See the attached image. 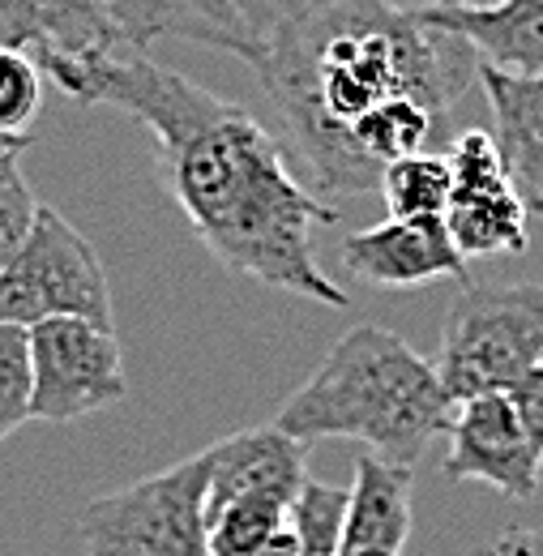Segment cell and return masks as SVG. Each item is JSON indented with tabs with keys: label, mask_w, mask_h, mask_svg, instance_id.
Instances as JSON below:
<instances>
[{
	"label": "cell",
	"mask_w": 543,
	"mask_h": 556,
	"mask_svg": "<svg viewBox=\"0 0 543 556\" xmlns=\"http://www.w3.org/2000/svg\"><path fill=\"white\" fill-rule=\"evenodd\" d=\"M39 70L81 108L129 112L154 134L159 172L176 206L231 275L346 308V291L321 270L313 249V231L339 223V210L291 176L282 146L244 108L150 61L141 48L48 61Z\"/></svg>",
	"instance_id": "obj_1"
},
{
	"label": "cell",
	"mask_w": 543,
	"mask_h": 556,
	"mask_svg": "<svg viewBox=\"0 0 543 556\" xmlns=\"http://www.w3.org/2000/svg\"><path fill=\"white\" fill-rule=\"evenodd\" d=\"M321 198L372 193L351 138L390 108L424 103L441 121L467 94L479 56L390 0H321L282 26L253 65Z\"/></svg>",
	"instance_id": "obj_2"
},
{
	"label": "cell",
	"mask_w": 543,
	"mask_h": 556,
	"mask_svg": "<svg viewBox=\"0 0 543 556\" xmlns=\"http://www.w3.org/2000/svg\"><path fill=\"white\" fill-rule=\"evenodd\" d=\"M454 407L458 403L445 394L437 364H428L394 330L355 326L282 403L274 428L304 445L351 437L372 445L377 458L415 471L424 450L450 432Z\"/></svg>",
	"instance_id": "obj_3"
},
{
	"label": "cell",
	"mask_w": 543,
	"mask_h": 556,
	"mask_svg": "<svg viewBox=\"0 0 543 556\" xmlns=\"http://www.w3.org/2000/svg\"><path fill=\"white\" fill-rule=\"evenodd\" d=\"M543 364V282L467 287L441 326L437 377L454 403L501 394Z\"/></svg>",
	"instance_id": "obj_4"
},
{
	"label": "cell",
	"mask_w": 543,
	"mask_h": 556,
	"mask_svg": "<svg viewBox=\"0 0 543 556\" xmlns=\"http://www.w3.org/2000/svg\"><path fill=\"white\" fill-rule=\"evenodd\" d=\"M210 454L94 496L77 514L86 556H214L205 540Z\"/></svg>",
	"instance_id": "obj_5"
},
{
	"label": "cell",
	"mask_w": 543,
	"mask_h": 556,
	"mask_svg": "<svg viewBox=\"0 0 543 556\" xmlns=\"http://www.w3.org/2000/svg\"><path fill=\"white\" fill-rule=\"evenodd\" d=\"M48 317L112 326V287L94 244L65 214L39 202L30 236L0 270V321L30 330Z\"/></svg>",
	"instance_id": "obj_6"
},
{
	"label": "cell",
	"mask_w": 543,
	"mask_h": 556,
	"mask_svg": "<svg viewBox=\"0 0 543 556\" xmlns=\"http://www.w3.org/2000/svg\"><path fill=\"white\" fill-rule=\"evenodd\" d=\"M30 334L35 399L30 416L48 424H73L125 399V364L112 326L81 317H48Z\"/></svg>",
	"instance_id": "obj_7"
},
{
	"label": "cell",
	"mask_w": 543,
	"mask_h": 556,
	"mask_svg": "<svg viewBox=\"0 0 543 556\" xmlns=\"http://www.w3.org/2000/svg\"><path fill=\"white\" fill-rule=\"evenodd\" d=\"M450 206H445V227L458 253L471 257H501V253H527V210L518 202L509 172L501 163L496 138L483 129H467L450 146Z\"/></svg>",
	"instance_id": "obj_8"
},
{
	"label": "cell",
	"mask_w": 543,
	"mask_h": 556,
	"mask_svg": "<svg viewBox=\"0 0 543 556\" xmlns=\"http://www.w3.org/2000/svg\"><path fill=\"white\" fill-rule=\"evenodd\" d=\"M445 480L483 484L509 501H531L540 492L543 458L531 450L522 424L505 394H479L454 407L450 454L441 463Z\"/></svg>",
	"instance_id": "obj_9"
},
{
	"label": "cell",
	"mask_w": 543,
	"mask_h": 556,
	"mask_svg": "<svg viewBox=\"0 0 543 556\" xmlns=\"http://www.w3.org/2000/svg\"><path fill=\"white\" fill-rule=\"evenodd\" d=\"M339 262L346 275L372 287H424L441 278L467 282V257L450 240L445 218H386L377 227L351 231Z\"/></svg>",
	"instance_id": "obj_10"
},
{
	"label": "cell",
	"mask_w": 543,
	"mask_h": 556,
	"mask_svg": "<svg viewBox=\"0 0 543 556\" xmlns=\"http://www.w3.org/2000/svg\"><path fill=\"white\" fill-rule=\"evenodd\" d=\"M0 43L30 52L35 65L134 48L103 0H0Z\"/></svg>",
	"instance_id": "obj_11"
},
{
	"label": "cell",
	"mask_w": 543,
	"mask_h": 556,
	"mask_svg": "<svg viewBox=\"0 0 543 556\" xmlns=\"http://www.w3.org/2000/svg\"><path fill=\"white\" fill-rule=\"evenodd\" d=\"M210 484H205V518L218 514L236 496L253 492H278V496H300L308 480V445L287 437L282 428H244L210 450Z\"/></svg>",
	"instance_id": "obj_12"
},
{
	"label": "cell",
	"mask_w": 543,
	"mask_h": 556,
	"mask_svg": "<svg viewBox=\"0 0 543 556\" xmlns=\"http://www.w3.org/2000/svg\"><path fill=\"white\" fill-rule=\"evenodd\" d=\"M496 150L509 172V185L527 214L543 218V73H505L496 65H479Z\"/></svg>",
	"instance_id": "obj_13"
},
{
	"label": "cell",
	"mask_w": 543,
	"mask_h": 556,
	"mask_svg": "<svg viewBox=\"0 0 543 556\" xmlns=\"http://www.w3.org/2000/svg\"><path fill=\"white\" fill-rule=\"evenodd\" d=\"M419 22L463 39L479 65L505 73H543V0H492L483 9H415Z\"/></svg>",
	"instance_id": "obj_14"
},
{
	"label": "cell",
	"mask_w": 543,
	"mask_h": 556,
	"mask_svg": "<svg viewBox=\"0 0 543 556\" xmlns=\"http://www.w3.org/2000/svg\"><path fill=\"white\" fill-rule=\"evenodd\" d=\"M411 467H394L377 454L355 458L346 488V522L339 556H403L411 540Z\"/></svg>",
	"instance_id": "obj_15"
},
{
	"label": "cell",
	"mask_w": 543,
	"mask_h": 556,
	"mask_svg": "<svg viewBox=\"0 0 543 556\" xmlns=\"http://www.w3.org/2000/svg\"><path fill=\"white\" fill-rule=\"evenodd\" d=\"M291 496L278 492H253L227 501L218 514L205 518V540L214 556H253L270 544L278 531H287L291 518Z\"/></svg>",
	"instance_id": "obj_16"
},
{
	"label": "cell",
	"mask_w": 543,
	"mask_h": 556,
	"mask_svg": "<svg viewBox=\"0 0 543 556\" xmlns=\"http://www.w3.org/2000/svg\"><path fill=\"white\" fill-rule=\"evenodd\" d=\"M450 189H454V172L445 154L415 150L381 172L390 218H441L450 206Z\"/></svg>",
	"instance_id": "obj_17"
},
{
	"label": "cell",
	"mask_w": 543,
	"mask_h": 556,
	"mask_svg": "<svg viewBox=\"0 0 543 556\" xmlns=\"http://www.w3.org/2000/svg\"><path fill=\"white\" fill-rule=\"evenodd\" d=\"M342 522H346V488H330L321 480H304L287 527L300 540L304 556H339Z\"/></svg>",
	"instance_id": "obj_18"
},
{
	"label": "cell",
	"mask_w": 543,
	"mask_h": 556,
	"mask_svg": "<svg viewBox=\"0 0 543 556\" xmlns=\"http://www.w3.org/2000/svg\"><path fill=\"white\" fill-rule=\"evenodd\" d=\"M43 108V70L30 52L0 43V138H26Z\"/></svg>",
	"instance_id": "obj_19"
},
{
	"label": "cell",
	"mask_w": 543,
	"mask_h": 556,
	"mask_svg": "<svg viewBox=\"0 0 543 556\" xmlns=\"http://www.w3.org/2000/svg\"><path fill=\"white\" fill-rule=\"evenodd\" d=\"M35 399V372H30V334L26 326L0 321V445L26 424Z\"/></svg>",
	"instance_id": "obj_20"
},
{
	"label": "cell",
	"mask_w": 543,
	"mask_h": 556,
	"mask_svg": "<svg viewBox=\"0 0 543 556\" xmlns=\"http://www.w3.org/2000/svg\"><path fill=\"white\" fill-rule=\"evenodd\" d=\"M180 4V39L223 48L231 56H244L249 65H257V48L249 39V30L240 26V17L231 13L227 0H176Z\"/></svg>",
	"instance_id": "obj_21"
},
{
	"label": "cell",
	"mask_w": 543,
	"mask_h": 556,
	"mask_svg": "<svg viewBox=\"0 0 543 556\" xmlns=\"http://www.w3.org/2000/svg\"><path fill=\"white\" fill-rule=\"evenodd\" d=\"M35 214H39V202L26 185L22 150H9V154H0V270L13 262V253L30 236Z\"/></svg>",
	"instance_id": "obj_22"
},
{
	"label": "cell",
	"mask_w": 543,
	"mask_h": 556,
	"mask_svg": "<svg viewBox=\"0 0 543 556\" xmlns=\"http://www.w3.org/2000/svg\"><path fill=\"white\" fill-rule=\"evenodd\" d=\"M112 22L134 48H150L163 35H180V4L176 0H103Z\"/></svg>",
	"instance_id": "obj_23"
},
{
	"label": "cell",
	"mask_w": 543,
	"mask_h": 556,
	"mask_svg": "<svg viewBox=\"0 0 543 556\" xmlns=\"http://www.w3.org/2000/svg\"><path fill=\"white\" fill-rule=\"evenodd\" d=\"M227 4L240 17V26L249 30V39L257 48V61H262V52H266V43L274 35L282 26H291L300 13H308L313 4H321V0H227Z\"/></svg>",
	"instance_id": "obj_24"
},
{
	"label": "cell",
	"mask_w": 543,
	"mask_h": 556,
	"mask_svg": "<svg viewBox=\"0 0 543 556\" xmlns=\"http://www.w3.org/2000/svg\"><path fill=\"white\" fill-rule=\"evenodd\" d=\"M501 394L509 399V407H514V416L522 424L531 450L543 458V364L527 368V372H522L518 381H509Z\"/></svg>",
	"instance_id": "obj_25"
},
{
	"label": "cell",
	"mask_w": 543,
	"mask_h": 556,
	"mask_svg": "<svg viewBox=\"0 0 543 556\" xmlns=\"http://www.w3.org/2000/svg\"><path fill=\"white\" fill-rule=\"evenodd\" d=\"M488 556H543V531L540 527H514L488 548Z\"/></svg>",
	"instance_id": "obj_26"
},
{
	"label": "cell",
	"mask_w": 543,
	"mask_h": 556,
	"mask_svg": "<svg viewBox=\"0 0 543 556\" xmlns=\"http://www.w3.org/2000/svg\"><path fill=\"white\" fill-rule=\"evenodd\" d=\"M253 556H304V553H300V540H295V531L287 527V531H278L270 544H266L262 553H253Z\"/></svg>",
	"instance_id": "obj_27"
},
{
	"label": "cell",
	"mask_w": 543,
	"mask_h": 556,
	"mask_svg": "<svg viewBox=\"0 0 543 556\" xmlns=\"http://www.w3.org/2000/svg\"><path fill=\"white\" fill-rule=\"evenodd\" d=\"M441 9H483V4H492V0H437Z\"/></svg>",
	"instance_id": "obj_28"
},
{
	"label": "cell",
	"mask_w": 543,
	"mask_h": 556,
	"mask_svg": "<svg viewBox=\"0 0 543 556\" xmlns=\"http://www.w3.org/2000/svg\"><path fill=\"white\" fill-rule=\"evenodd\" d=\"M30 138H0V154H9V150H26Z\"/></svg>",
	"instance_id": "obj_29"
}]
</instances>
